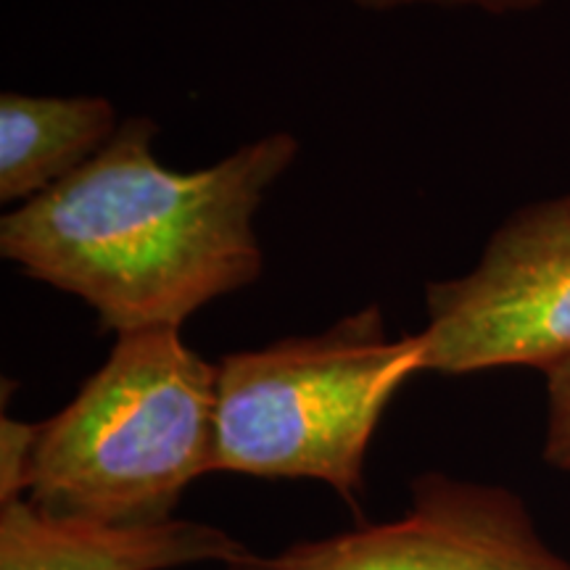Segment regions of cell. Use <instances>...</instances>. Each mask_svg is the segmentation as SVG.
<instances>
[{"mask_svg": "<svg viewBox=\"0 0 570 570\" xmlns=\"http://www.w3.org/2000/svg\"><path fill=\"white\" fill-rule=\"evenodd\" d=\"M156 132L154 119H125L96 159L0 219L3 259L82 298L117 336L180 331L259 281L256 212L298 156L296 135L269 132L177 173L154 154Z\"/></svg>", "mask_w": 570, "mask_h": 570, "instance_id": "cell-1", "label": "cell"}, {"mask_svg": "<svg viewBox=\"0 0 570 570\" xmlns=\"http://www.w3.org/2000/svg\"><path fill=\"white\" fill-rule=\"evenodd\" d=\"M217 365L180 331L122 333L67 407L38 423L19 497L56 518L151 525L214 473Z\"/></svg>", "mask_w": 570, "mask_h": 570, "instance_id": "cell-2", "label": "cell"}, {"mask_svg": "<svg viewBox=\"0 0 570 570\" xmlns=\"http://www.w3.org/2000/svg\"><path fill=\"white\" fill-rule=\"evenodd\" d=\"M420 373L423 336H391L377 306L323 333L227 354L217 362L214 473L317 481L360 515L383 412Z\"/></svg>", "mask_w": 570, "mask_h": 570, "instance_id": "cell-3", "label": "cell"}, {"mask_svg": "<svg viewBox=\"0 0 570 570\" xmlns=\"http://www.w3.org/2000/svg\"><path fill=\"white\" fill-rule=\"evenodd\" d=\"M425 373H550L570 356V194L512 212L465 275L425 291Z\"/></svg>", "mask_w": 570, "mask_h": 570, "instance_id": "cell-4", "label": "cell"}, {"mask_svg": "<svg viewBox=\"0 0 570 570\" xmlns=\"http://www.w3.org/2000/svg\"><path fill=\"white\" fill-rule=\"evenodd\" d=\"M223 570H570L508 487L423 473L394 520L254 554Z\"/></svg>", "mask_w": 570, "mask_h": 570, "instance_id": "cell-5", "label": "cell"}, {"mask_svg": "<svg viewBox=\"0 0 570 570\" xmlns=\"http://www.w3.org/2000/svg\"><path fill=\"white\" fill-rule=\"evenodd\" d=\"M252 552L202 520L106 525L56 518L27 499H0V570H177L230 566Z\"/></svg>", "mask_w": 570, "mask_h": 570, "instance_id": "cell-6", "label": "cell"}, {"mask_svg": "<svg viewBox=\"0 0 570 570\" xmlns=\"http://www.w3.org/2000/svg\"><path fill=\"white\" fill-rule=\"evenodd\" d=\"M104 96H0V202H32L82 169L119 132Z\"/></svg>", "mask_w": 570, "mask_h": 570, "instance_id": "cell-7", "label": "cell"}, {"mask_svg": "<svg viewBox=\"0 0 570 570\" xmlns=\"http://www.w3.org/2000/svg\"><path fill=\"white\" fill-rule=\"evenodd\" d=\"M547 377L544 462L570 475V356L554 365Z\"/></svg>", "mask_w": 570, "mask_h": 570, "instance_id": "cell-8", "label": "cell"}, {"mask_svg": "<svg viewBox=\"0 0 570 570\" xmlns=\"http://www.w3.org/2000/svg\"><path fill=\"white\" fill-rule=\"evenodd\" d=\"M356 9L370 13H389L412 6H441V9H475L491 17H515V13L539 11L547 0H348Z\"/></svg>", "mask_w": 570, "mask_h": 570, "instance_id": "cell-9", "label": "cell"}]
</instances>
